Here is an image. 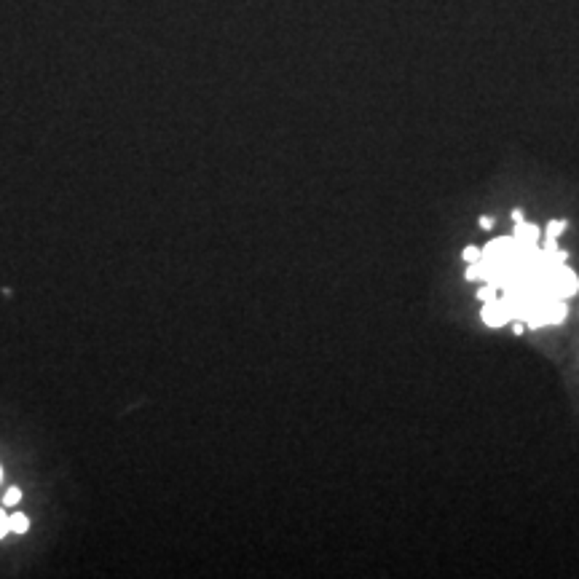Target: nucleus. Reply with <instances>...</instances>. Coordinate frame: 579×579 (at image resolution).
I'll return each instance as SVG.
<instances>
[{
    "instance_id": "nucleus-4",
    "label": "nucleus",
    "mask_w": 579,
    "mask_h": 579,
    "mask_svg": "<svg viewBox=\"0 0 579 579\" xmlns=\"http://www.w3.org/2000/svg\"><path fill=\"white\" fill-rule=\"evenodd\" d=\"M566 225H569L566 220H558V217H555V220H550V223H547V231H545V234H547L550 239H558V236H563Z\"/></svg>"
},
{
    "instance_id": "nucleus-3",
    "label": "nucleus",
    "mask_w": 579,
    "mask_h": 579,
    "mask_svg": "<svg viewBox=\"0 0 579 579\" xmlns=\"http://www.w3.org/2000/svg\"><path fill=\"white\" fill-rule=\"evenodd\" d=\"M512 236H515L518 244H539V239H542L539 228H536L534 223H526V220H523V223H515Z\"/></svg>"
},
{
    "instance_id": "nucleus-1",
    "label": "nucleus",
    "mask_w": 579,
    "mask_h": 579,
    "mask_svg": "<svg viewBox=\"0 0 579 579\" xmlns=\"http://www.w3.org/2000/svg\"><path fill=\"white\" fill-rule=\"evenodd\" d=\"M547 285L555 292V298H571L579 290V276L574 274V268H569V263H560L553 268V274L547 276Z\"/></svg>"
},
{
    "instance_id": "nucleus-6",
    "label": "nucleus",
    "mask_w": 579,
    "mask_h": 579,
    "mask_svg": "<svg viewBox=\"0 0 579 579\" xmlns=\"http://www.w3.org/2000/svg\"><path fill=\"white\" fill-rule=\"evenodd\" d=\"M461 258H464L467 263H475V261H480V258H482V247H475V244H469V247H464V252H461Z\"/></svg>"
},
{
    "instance_id": "nucleus-9",
    "label": "nucleus",
    "mask_w": 579,
    "mask_h": 579,
    "mask_svg": "<svg viewBox=\"0 0 579 579\" xmlns=\"http://www.w3.org/2000/svg\"><path fill=\"white\" fill-rule=\"evenodd\" d=\"M478 225H480L482 231H491L494 225H496V217H491V215H482L480 220H478Z\"/></svg>"
},
{
    "instance_id": "nucleus-5",
    "label": "nucleus",
    "mask_w": 579,
    "mask_h": 579,
    "mask_svg": "<svg viewBox=\"0 0 579 579\" xmlns=\"http://www.w3.org/2000/svg\"><path fill=\"white\" fill-rule=\"evenodd\" d=\"M8 529H11V531H17V534H24V531L30 529V526H27V518H24L22 512H17V515H11V518H8Z\"/></svg>"
},
{
    "instance_id": "nucleus-7",
    "label": "nucleus",
    "mask_w": 579,
    "mask_h": 579,
    "mask_svg": "<svg viewBox=\"0 0 579 579\" xmlns=\"http://www.w3.org/2000/svg\"><path fill=\"white\" fill-rule=\"evenodd\" d=\"M478 298H480L482 303H485V301H494V298H499V287H496V285H482V287L478 290Z\"/></svg>"
},
{
    "instance_id": "nucleus-10",
    "label": "nucleus",
    "mask_w": 579,
    "mask_h": 579,
    "mask_svg": "<svg viewBox=\"0 0 579 579\" xmlns=\"http://www.w3.org/2000/svg\"><path fill=\"white\" fill-rule=\"evenodd\" d=\"M6 531H11V529H8V518L0 512V536H6Z\"/></svg>"
},
{
    "instance_id": "nucleus-8",
    "label": "nucleus",
    "mask_w": 579,
    "mask_h": 579,
    "mask_svg": "<svg viewBox=\"0 0 579 579\" xmlns=\"http://www.w3.org/2000/svg\"><path fill=\"white\" fill-rule=\"evenodd\" d=\"M19 499H22V491L19 488H8V494H6V505H19Z\"/></svg>"
},
{
    "instance_id": "nucleus-2",
    "label": "nucleus",
    "mask_w": 579,
    "mask_h": 579,
    "mask_svg": "<svg viewBox=\"0 0 579 579\" xmlns=\"http://www.w3.org/2000/svg\"><path fill=\"white\" fill-rule=\"evenodd\" d=\"M480 316L488 327H502V325H507L512 319V312H509L505 298H494V301H485L482 303Z\"/></svg>"
},
{
    "instance_id": "nucleus-11",
    "label": "nucleus",
    "mask_w": 579,
    "mask_h": 579,
    "mask_svg": "<svg viewBox=\"0 0 579 579\" xmlns=\"http://www.w3.org/2000/svg\"><path fill=\"white\" fill-rule=\"evenodd\" d=\"M512 223H523V220H526V217H523V210H512Z\"/></svg>"
}]
</instances>
